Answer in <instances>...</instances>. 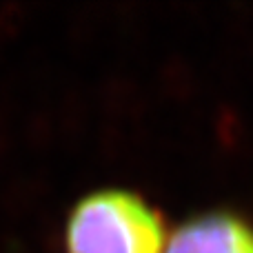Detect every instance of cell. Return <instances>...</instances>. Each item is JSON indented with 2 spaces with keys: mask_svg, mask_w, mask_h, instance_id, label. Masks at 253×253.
<instances>
[{
  "mask_svg": "<svg viewBox=\"0 0 253 253\" xmlns=\"http://www.w3.org/2000/svg\"><path fill=\"white\" fill-rule=\"evenodd\" d=\"M165 253H253V227L227 211L198 215L167 238Z\"/></svg>",
  "mask_w": 253,
  "mask_h": 253,
  "instance_id": "7a4b0ae2",
  "label": "cell"
},
{
  "mask_svg": "<svg viewBox=\"0 0 253 253\" xmlns=\"http://www.w3.org/2000/svg\"><path fill=\"white\" fill-rule=\"evenodd\" d=\"M162 215L138 193L102 189L71 209L65 227L67 253H165Z\"/></svg>",
  "mask_w": 253,
  "mask_h": 253,
  "instance_id": "6da1fadb",
  "label": "cell"
}]
</instances>
